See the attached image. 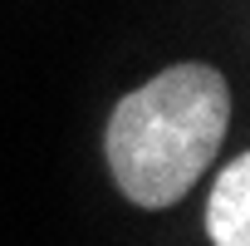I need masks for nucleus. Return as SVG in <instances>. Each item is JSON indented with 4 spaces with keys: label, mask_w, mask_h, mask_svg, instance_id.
<instances>
[{
    "label": "nucleus",
    "mask_w": 250,
    "mask_h": 246,
    "mask_svg": "<svg viewBox=\"0 0 250 246\" xmlns=\"http://www.w3.org/2000/svg\"><path fill=\"white\" fill-rule=\"evenodd\" d=\"M230 89L211 64H172L133 89L108 118L103 153L113 182L138 207H172L221 153Z\"/></svg>",
    "instance_id": "obj_1"
},
{
    "label": "nucleus",
    "mask_w": 250,
    "mask_h": 246,
    "mask_svg": "<svg viewBox=\"0 0 250 246\" xmlns=\"http://www.w3.org/2000/svg\"><path fill=\"white\" fill-rule=\"evenodd\" d=\"M211 246H250V158H230L206 197Z\"/></svg>",
    "instance_id": "obj_2"
}]
</instances>
